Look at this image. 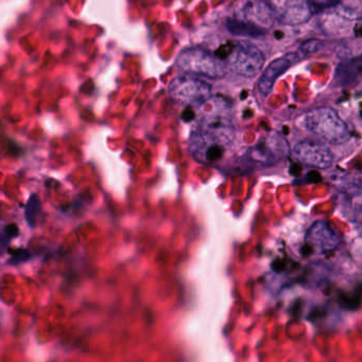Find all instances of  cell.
<instances>
[{
    "label": "cell",
    "mask_w": 362,
    "mask_h": 362,
    "mask_svg": "<svg viewBox=\"0 0 362 362\" xmlns=\"http://www.w3.org/2000/svg\"><path fill=\"white\" fill-rule=\"evenodd\" d=\"M215 54L226 62L228 69L245 78L256 77L266 62L264 52L249 41L228 42Z\"/></svg>",
    "instance_id": "1"
},
{
    "label": "cell",
    "mask_w": 362,
    "mask_h": 362,
    "mask_svg": "<svg viewBox=\"0 0 362 362\" xmlns=\"http://www.w3.org/2000/svg\"><path fill=\"white\" fill-rule=\"evenodd\" d=\"M177 64L183 73L209 79L224 77L228 69L226 62L215 52L200 47L183 50L177 57Z\"/></svg>",
    "instance_id": "2"
},
{
    "label": "cell",
    "mask_w": 362,
    "mask_h": 362,
    "mask_svg": "<svg viewBox=\"0 0 362 362\" xmlns=\"http://www.w3.org/2000/svg\"><path fill=\"white\" fill-rule=\"evenodd\" d=\"M300 122L306 130L330 143H341L349 135L346 124L332 107L310 110L300 116Z\"/></svg>",
    "instance_id": "3"
},
{
    "label": "cell",
    "mask_w": 362,
    "mask_h": 362,
    "mask_svg": "<svg viewBox=\"0 0 362 362\" xmlns=\"http://www.w3.org/2000/svg\"><path fill=\"white\" fill-rule=\"evenodd\" d=\"M169 94L182 105L200 107L211 98V86L198 78L177 77L169 83Z\"/></svg>",
    "instance_id": "4"
},
{
    "label": "cell",
    "mask_w": 362,
    "mask_h": 362,
    "mask_svg": "<svg viewBox=\"0 0 362 362\" xmlns=\"http://www.w3.org/2000/svg\"><path fill=\"white\" fill-rule=\"evenodd\" d=\"M276 18L281 24L298 26L310 20L313 11V5L308 0H269Z\"/></svg>",
    "instance_id": "5"
},
{
    "label": "cell",
    "mask_w": 362,
    "mask_h": 362,
    "mask_svg": "<svg viewBox=\"0 0 362 362\" xmlns=\"http://www.w3.org/2000/svg\"><path fill=\"white\" fill-rule=\"evenodd\" d=\"M241 20L268 31L277 18L269 0H247L241 9Z\"/></svg>",
    "instance_id": "6"
},
{
    "label": "cell",
    "mask_w": 362,
    "mask_h": 362,
    "mask_svg": "<svg viewBox=\"0 0 362 362\" xmlns=\"http://www.w3.org/2000/svg\"><path fill=\"white\" fill-rule=\"evenodd\" d=\"M298 60V57L296 54H288L273 60L258 79L257 90L260 95L264 97L270 95L273 88H274L275 82L277 81V79L283 74H285Z\"/></svg>",
    "instance_id": "7"
},
{
    "label": "cell",
    "mask_w": 362,
    "mask_h": 362,
    "mask_svg": "<svg viewBox=\"0 0 362 362\" xmlns=\"http://www.w3.org/2000/svg\"><path fill=\"white\" fill-rule=\"evenodd\" d=\"M294 154L300 162L313 165L319 168H326L332 163V156L327 148L313 141H302L296 145Z\"/></svg>",
    "instance_id": "8"
},
{
    "label": "cell",
    "mask_w": 362,
    "mask_h": 362,
    "mask_svg": "<svg viewBox=\"0 0 362 362\" xmlns=\"http://www.w3.org/2000/svg\"><path fill=\"white\" fill-rule=\"evenodd\" d=\"M362 77V56L339 63L334 71V82L340 86H349Z\"/></svg>",
    "instance_id": "9"
},
{
    "label": "cell",
    "mask_w": 362,
    "mask_h": 362,
    "mask_svg": "<svg viewBox=\"0 0 362 362\" xmlns=\"http://www.w3.org/2000/svg\"><path fill=\"white\" fill-rule=\"evenodd\" d=\"M226 29L232 33L233 35L236 37H264L267 31L264 29L258 28L250 23L245 22L243 20H238V18H228L226 23Z\"/></svg>",
    "instance_id": "10"
},
{
    "label": "cell",
    "mask_w": 362,
    "mask_h": 362,
    "mask_svg": "<svg viewBox=\"0 0 362 362\" xmlns=\"http://www.w3.org/2000/svg\"><path fill=\"white\" fill-rule=\"evenodd\" d=\"M324 42L319 39H311L304 42L300 46V54L303 57L311 56V54H317L323 48Z\"/></svg>",
    "instance_id": "11"
},
{
    "label": "cell",
    "mask_w": 362,
    "mask_h": 362,
    "mask_svg": "<svg viewBox=\"0 0 362 362\" xmlns=\"http://www.w3.org/2000/svg\"><path fill=\"white\" fill-rule=\"evenodd\" d=\"M40 211V202L37 196H33L27 204L26 217L30 226H35L37 213Z\"/></svg>",
    "instance_id": "12"
},
{
    "label": "cell",
    "mask_w": 362,
    "mask_h": 362,
    "mask_svg": "<svg viewBox=\"0 0 362 362\" xmlns=\"http://www.w3.org/2000/svg\"><path fill=\"white\" fill-rule=\"evenodd\" d=\"M339 302L349 309H357L361 303V298L359 294H353V296H347V294H342L339 298Z\"/></svg>",
    "instance_id": "13"
}]
</instances>
